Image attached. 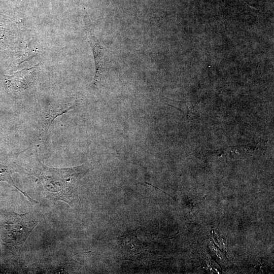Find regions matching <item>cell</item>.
<instances>
[{
	"label": "cell",
	"mask_w": 274,
	"mask_h": 274,
	"mask_svg": "<svg viewBox=\"0 0 274 274\" xmlns=\"http://www.w3.org/2000/svg\"><path fill=\"white\" fill-rule=\"evenodd\" d=\"M36 67L25 69L12 76L7 77L10 87L13 89L25 88L33 82L36 73Z\"/></svg>",
	"instance_id": "5b68a950"
},
{
	"label": "cell",
	"mask_w": 274,
	"mask_h": 274,
	"mask_svg": "<svg viewBox=\"0 0 274 274\" xmlns=\"http://www.w3.org/2000/svg\"><path fill=\"white\" fill-rule=\"evenodd\" d=\"M88 40L92 48L95 64V74L93 84L99 83L107 72L109 56L108 50L102 46L97 39L89 30Z\"/></svg>",
	"instance_id": "3957f363"
},
{
	"label": "cell",
	"mask_w": 274,
	"mask_h": 274,
	"mask_svg": "<svg viewBox=\"0 0 274 274\" xmlns=\"http://www.w3.org/2000/svg\"><path fill=\"white\" fill-rule=\"evenodd\" d=\"M17 171V166L14 163L0 162V181H5L8 182L17 188L19 191L21 192L29 199V200L38 203V202L31 199L27 194L19 189V188H18L15 185L12 179L11 175Z\"/></svg>",
	"instance_id": "8992f818"
},
{
	"label": "cell",
	"mask_w": 274,
	"mask_h": 274,
	"mask_svg": "<svg viewBox=\"0 0 274 274\" xmlns=\"http://www.w3.org/2000/svg\"><path fill=\"white\" fill-rule=\"evenodd\" d=\"M38 223L30 213H7L0 223L2 237L6 243L21 246Z\"/></svg>",
	"instance_id": "7a4b0ae2"
},
{
	"label": "cell",
	"mask_w": 274,
	"mask_h": 274,
	"mask_svg": "<svg viewBox=\"0 0 274 274\" xmlns=\"http://www.w3.org/2000/svg\"><path fill=\"white\" fill-rule=\"evenodd\" d=\"M75 105L76 103L65 102L49 108L43 115L40 132L41 135L43 136L46 135L50 125L57 117L67 112L72 109Z\"/></svg>",
	"instance_id": "277c9868"
},
{
	"label": "cell",
	"mask_w": 274,
	"mask_h": 274,
	"mask_svg": "<svg viewBox=\"0 0 274 274\" xmlns=\"http://www.w3.org/2000/svg\"><path fill=\"white\" fill-rule=\"evenodd\" d=\"M39 163L35 175L42 182L47 197L72 206L78 198V184L89 168L84 165L56 168L47 167L39 161Z\"/></svg>",
	"instance_id": "6da1fadb"
}]
</instances>
